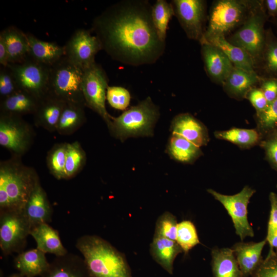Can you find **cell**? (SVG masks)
<instances>
[{
  "label": "cell",
  "mask_w": 277,
  "mask_h": 277,
  "mask_svg": "<svg viewBox=\"0 0 277 277\" xmlns=\"http://www.w3.org/2000/svg\"><path fill=\"white\" fill-rule=\"evenodd\" d=\"M49 264L45 253L37 248L18 253L14 260L15 268L26 277L41 276Z\"/></svg>",
  "instance_id": "cell-24"
},
{
  "label": "cell",
  "mask_w": 277,
  "mask_h": 277,
  "mask_svg": "<svg viewBox=\"0 0 277 277\" xmlns=\"http://www.w3.org/2000/svg\"><path fill=\"white\" fill-rule=\"evenodd\" d=\"M21 158L12 156L0 163V212L23 211L39 180L36 171L24 165Z\"/></svg>",
  "instance_id": "cell-3"
},
{
  "label": "cell",
  "mask_w": 277,
  "mask_h": 277,
  "mask_svg": "<svg viewBox=\"0 0 277 277\" xmlns=\"http://www.w3.org/2000/svg\"><path fill=\"white\" fill-rule=\"evenodd\" d=\"M254 1L217 0L213 2L210 11L208 24L200 43L211 37L224 36L247 18Z\"/></svg>",
  "instance_id": "cell-7"
},
{
  "label": "cell",
  "mask_w": 277,
  "mask_h": 277,
  "mask_svg": "<svg viewBox=\"0 0 277 277\" xmlns=\"http://www.w3.org/2000/svg\"><path fill=\"white\" fill-rule=\"evenodd\" d=\"M204 68L211 80L222 85L234 66L227 55L217 47L208 42L201 43Z\"/></svg>",
  "instance_id": "cell-15"
},
{
  "label": "cell",
  "mask_w": 277,
  "mask_h": 277,
  "mask_svg": "<svg viewBox=\"0 0 277 277\" xmlns=\"http://www.w3.org/2000/svg\"><path fill=\"white\" fill-rule=\"evenodd\" d=\"M39 99L31 94L19 90L12 95L1 100V113L21 116L33 114L37 107Z\"/></svg>",
  "instance_id": "cell-27"
},
{
  "label": "cell",
  "mask_w": 277,
  "mask_h": 277,
  "mask_svg": "<svg viewBox=\"0 0 277 277\" xmlns=\"http://www.w3.org/2000/svg\"><path fill=\"white\" fill-rule=\"evenodd\" d=\"M84 69L64 56L50 67L48 93L65 103L86 107L82 90Z\"/></svg>",
  "instance_id": "cell-5"
},
{
  "label": "cell",
  "mask_w": 277,
  "mask_h": 277,
  "mask_svg": "<svg viewBox=\"0 0 277 277\" xmlns=\"http://www.w3.org/2000/svg\"><path fill=\"white\" fill-rule=\"evenodd\" d=\"M108 86V78L100 65L95 62L84 69L82 90L86 106L96 112L109 129L112 116L105 106Z\"/></svg>",
  "instance_id": "cell-8"
},
{
  "label": "cell",
  "mask_w": 277,
  "mask_h": 277,
  "mask_svg": "<svg viewBox=\"0 0 277 277\" xmlns=\"http://www.w3.org/2000/svg\"><path fill=\"white\" fill-rule=\"evenodd\" d=\"M246 97L255 109L256 113L264 110L269 104L260 88L254 87L251 89Z\"/></svg>",
  "instance_id": "cell-45"
},
{
  "label": "cell",
  "mask_w": 277,
  "mask_h": 277,
  "mask_svg": "<svg viewBox=\"0 0 277 277\" xmlns=\"http://www.w3.org/2000/svg\"><path fill=\"white\" fill-rule=\"evenodd\" d=\"M67 143L55 144L48 153L47 165L50 173L56 179H65Z\"/></svg>",
  "instance_id": "cell-36"
},
{
  "label": "cell",
  "mask_w": 277,
  "mask_h": 277,
  "mask_svg": "<svg viewBox=\"0 0 277 277\" xmlns=\"http://www.w3.org/2000/svg\"><path fill=\"white\" fill-rule=\"evenodd\" d=\"M31 235L36 242V248L44 253L55 256L65 255L68 252L62 244L58 231L48 223H42L32 228Z\"/></svg>",
  "instance_id": "cell-25"
},
{
  "label": "cell",
  "mask_w": 277,
  "mask_h": 277,
  "mask_svg": "<svg viewBox=\"0 0 277 277\" xmlns=\"http://www.w3.org/2000/svg\"><path fill=\"white\" fill-rule=\"evenodd\" d=\"M172 134L179 135L196 146H206L209 141L207 128L200 121L188 113H181L172 120Z\"/></svg>",
  "instance_id": "cell-16"
},
{
  "label": "cell",
  "mask_w": 277,
  "mask_h": 277,
  "mask_svg": "<svg viewBox=\"0 0 277 277\" xmlns=\"http://www.w3.org/2000/svg\"><path fill=\"white\" fill-rule=\"evenodd\" d=\"M7 277H26V276H24L20 274L19 273H14V274H11L8 276Z\"/></svg>",
  "instance_id": "cell-49"
},
{
  "label": "cell",
  "mask_w": 277,
  "mask_h": 277,
  "mask_svg": "<svg viewBox=\"0 0 277 277\" xmlns=\"http://www.w3.org/2000/svg\"><path fill=\"white\" fill-rule=\"evenodd\" d=\"M267 241L243 242L235 243L232 247L242 277L252 276L263 260L262 252Z\"/></svg>",
  "instance_id": "cell-19"
},
{
  "label": "cell",
  "mask_w": 277,
  "mask_h": 277,
  "mask_svg": "<svg viewBox=\"0 0 277 277\" xmlns=\"http://www.w3.org/2000/svg\"><path fill=\"white\" fill-rule=\"evenodd\" d=\"M65 56L83 69L95 62V56L103 50L98 37L90 30H76L64 46Z\"/></svg>",
  "instance_id": "cell-13"
},
{
  "label": "cell",
  "mask_w": 277,
  "mask_h": 277,
  "mask_svg": "<svg viewBox=\"0 0 277 277\" xmlns=\"http://www.w3.org/2000/svg\"><path fill=\"white\" fill-rule=\"evenodd\" d=\"M66 103L47 93L39 100L33 114L34 124L49 132L56 130L58 122Z\"/></svg>",
  "instance_id": "cell-20"
},
{
  "label": "cell",
  "mask_w": 277,
  "mask_h": 277,
  "mask_svg": "<svg viewBox=\"0 0 277 277\" xmlns=\"http://www.w3.org/2000/svg\"><path fill=\"white\" fill-rule=\"evenodd\" d=\"M34 132L22 117L0 113V145L21 157L31 147Z\"/></svg>",
  "instance_id": "cell-10"
},
{
  "label": "cell",
  "mask_w": 277,
  "mask_h": 277,
  "mask_svg": "<svg viewBox=\"0 0 277 277\" xmlns=\"http://www.w3.org/2000/svg\"><path fill=\"white\" fill-rule=\"evenodd\" d=\"M150 252L153 260L168 273L172 274L174 261L183 251L176 241L153 236Z\"/></svg>",
  "instance_id": "cell-26"
},
{
  "label": "cell",
  "mask_w": 277,
  "mask_h": 277,
  "mask_svg": "<svg viewBox=\"0 0 277 277\" xmlns=\"http://www.w3.org/2000/svg\"><path fill=\"white\" fill-rule=\"evenodd\" d=\"M259 65L267 77L277 78V37L271 30L266 31V39Z\"/></svg>",
  "instance_id": "cell-34"
},
{
  "label": "cell",
  "mask_w": 277,
  "mask_h": 277,
  "mask_svg": "<svg viewBox=\"0 0 277 277\" xmlns=\"http://www.w3.org/2000/svg\"><path fill=\"white\" fill-rule=\"evenodd\" d=\"M204 42H208L221 49L234 67L248 71H255V67L251 56L243 49L230 43L225 36L211 37L201 43Z\"/></svg>",
  "instance_id": "cell-29"
},
{
  "label": "cell",
  "mask_w": 277,
  "mask_h": 277,
  "mask_svg": "<svg viewBox=\"0 0 277 277\" xmlns=\"http://www.w3.org/2000/svg\"><path fill=\"white\" fill-rule=\"evenodd\" d=\"M174 15L187 37L200 42L205 29L206 2L203 0H173Z\"/></svg>",
  "instance_id": "cell-14"
},
{
  "label": "cell",
  "mask_w": 277,
  "mask_h": 277,
  "mask_svg": "<svg viewBox=\"0 0 277 277\" xmlns=\"http://www.w3.org/2000/svg\"><path fill=\"white\" fill-rule=\"evenodd\" d=\"M32 228L52 221L53 209L39 180L36 183L23 210Z\"/></svg>",
  "instance_id": "cell-17"
},
{
  "label": "cell",
  "mask_w": 277,
  "mask_h": 277,
  "mask_svg": "<svg viewBox=\"0 0 277 277\" xmlns=\"http://www.w3.org/2000/svg\"><path fill=\"white\" fill-rule=\"evenodd\" d=\"M106 99L110 105L117 110H125L129 105L131 100L130 92L120 86H108Z\"/></svg>",
  "instance_id": "cell-40"
},
{
  "label": "cell",
  "mask_w": 277,
  "mask_h": 277,
  "mask_svg": "<svg viewBox=\"0 0 277 277\" xmlns=\"http://www.w3.org/2000/svg\"><path fill=\"white\" fill-rule=\"evenodd\" d=\"M207 192L227 210L232 219L235 233L242 241L248 236L254 235L247 216V207L250 198L255 192L254 189L245 186L240 192L233 195L223 194L212 189H208Z\"/></svg>",
  "instance_id": "cell-11"
},
{
  "label": "cell",
  "mask_w": 277,
  "mask_h": 277,
  "mask_svg": "<svg viewBox=\"0 0 277 277\" xmlns=\"http://www.w3.org/2000/svg\"><path fill=\"white\" fill-rule=\"evenodd\" d=\"M269 199L270 211L265 239L269 243L270 247L277 249V194L271 192Z\"/></svg>",
  "instance_id": "cell-41"
},
{
  "label": "cell",
  "mask_w": 277,
  "mask_h": 277,
  "mask_svg": "<svg viewBox=\"0 0 277 277\" xmlns=\"http://www.w3.org/2000/svg\"><path fill=\"white\" fill-rule=\"evenodd\" d=\"M31 229L23 211L0 212V247L3 254L23 252Z\"/></svg>",
  "instance_id": "cell-9"
},
{
  "label": "cell",
  "mask_w": 277,
  "mask_h": 277,
  "mask_svg": "<svg viewBox=\"0 0 277 277\" xmlns=\"http://www.w3.org/2000/svg\"><path fill=\"white\" fill-rule=\"evenodd\" d=\"M166 151L172 159L184 164H192L203 155L200 147L174 134L168 141Z\"/></svg>",
  "instance_id": "cell-30"
},
{
  "label": "cell",
  "mask_w": 277,
  "mask_h": 277,
  "mask_svg": "<svg viewBox=\"0 0 277 277\" xmlns=\"http://www.w3.org/2000/svg\"><path fill=\"white\" fill-rule=\"evenodd\" d=\"M41 277H91L84 259L68 252L55 256Z\"/></svg>",
  "instance_id": "cell-18"
},
{
  "label": "cell",
  "mask_w": 277,
  "mask_h": 277,
  "mask_svg": "<svg viewBox=\"0 0 277 277\" xmlns=\"http://www.w3.org/2000/svg\"><path fill=\"white\" fill-rule=\"evenodd\" d=\"M260 89L263 91L268 104L277 98V78L260 77Z\"/></svg>",
  "instance_id": "cell-46"
},
{
  "label": "cell",
  "mask_w": 277,
  "mask_h": 277,
  "mask_svg": "<svg viewBox=\"0 0 277 277\" xmlns=\"http://www.w3.org/2000/svg\"><path fill=\"white\" fill-rule=\"evenodd\" d=\"M176 242L185 254L200 243L196 229L192 222L186 220L177 224Z\"/></svg>",
  "instance_id": "cell-38"
},
{
  "label": "cell",
  "mask_w": 277,
  "mask_h": 277,
  "mask_svg": "<svg viewBox=\"0 0 277 277\" xmlns=\"http://www.w3.org/2000/svg\"><path fill=\"white\" fill-rule=\"evenodd\" d=\"M86 161L85 151L77 141L67 143L65 179L75 176L83 168Z\"/></svg>",
  "instance_id": "cell-35"
},
{
  "label": "cell",
  "mask_w": 277,
  "mask_h": 277,
  "mask_svg": "<svg viewBox=\"0 0 277 277\" xmlns=\"http://www.w3.org/2000/svg\"><path fill=\"white\" fill-rule=\"evenodd\" d=\"M252 277H277V249L270 247L267 256L252 275Z\"/></svg>",
  "instance_id": "cell-42"
},
{
  "label": "cell",
  "mask_w": 277,
  "mask_h": 277,
  "mask_svg": "<svg viewBox=\"0 0 277 277\" xmlns=\"http://www.w3.org/2000/svg\"><path fill=\"white\" fill-rule=\"evenodd\" d=\"M215 137L233 143L242 149H248L260 145L262 137L256 129L232 128L231 129L216 131Z\"/></svg>",
  "instance_id": "cell-32"
},
{
  "label": "cell",
  "mask_w": 277,
  "mask_h": 277,
  "mask_svg": "<svg viewBox=\"0 0 277 277\" xmlns=\"http://www.w3.org/2000/svg\"><path fill=\"white\" fill-rule=\"evenodd\" d=\"M174 15L171 3L165 0H157L152 5V19L160 39L165 42L169 21Z\"/></svg>",
  "instance_id": "cell-33"
},
{
  "label": "cell",
  "mask_w": 277,
  "mask_h": 277,
  "mask_svg": "<svg viewBox=\"0 0 277 277\" xmlns=\"http://www.w3.org/2000/svg\"><path fill=\"white\" fill-rule=\"evenodd\" d=\"M264 6L263 2L254 1L246 19L237 31L226 38L251 56L255 68L260 63L266 39V13Z\"/></svg>",
  "instance_id": "cell-6"
},
{
  "label": "cell",
  "mask_w": 277,
  "mask_h": 277,
  "mask_svg": "<svg viewBox=\"0 0 277 277\" xmlns=\"http://www.w3.org/2000/svg\"><path fill=\"white\" fill-rule=\"evenodd\" d=\"M29 57L43 65L51 67L65 55L64 46L53 42L41 40L28 33Z\"/></svg>",
  "instance_id": "cell-22"
},
{
  "label": "cell",
  "mask_w": 277,
  "mask_h": 277,
  "mask_svg": "<svg viewBox=\"0 0 277 277\" xmlns=\"http://www.w3.org/2000/svg\"><path fill=\"white\" fill-rule=\"evenodd\" d=\"M213 277H242L231 248H214L211 251Z\"/></svg>",
  "instance_id": "cell-28"
},
{
  "label": "cell",
  "mask_w": 277,
  "mask_h": 277,
  "mask_svg": "<svg viewBox=\"0 0 277 277\" xmlns=\"http://www.w3.org/2000/svg\"><path fill=\"white\" fill-rule=\"evenodd\" d=\"M85 107L81 105L66 103L56 131L62 135H70L78 130L86 121Z\"/></svg>",
  "instance_id": "cell-31"
},
{
  "label": "cell",
  "mask_w": 277,
  "mask_h": 277,
  "mask_svg": "<svg viewBox=\"0 0 277 277\" xmlns=\"http://www.w3.org/2000/svg\"><path fill=\"white\" fill-rule=\"evenodd\" d=\"M263 2L270 15H277V0H266Z\"/></svg>",
  "instance_id": "cell-48"
},
{
  "label": "cell",
  "mask_w": 277,
  "mask_h": 277,
  "mask_svg": "<svg viewBox=\"0 0 277 277\" xmlns=\"http://www.w3.org/2000/svg\"><path fill=\"white\" fill-rule=\"evenodd\" d=\"M8 53L9 64L22 62L29 57V43L27 33L14 26L1 31Z\"/></svg>",
  "instance_id": "cell-23"
},
{
  "label": "cell",
  "mask_w": 277,
  "mask_h": 277,
  "mask_svg": "<svg viewBox=\"0 0 277 277\" xmlns=\"http://www.w3.org/2000/svg\"><path fill=\"white\" fill-rule=\"evenodd\" d=\"M256 129L262 138L277 128V98L263 111L256 113Z\"/></svg>",
  "instance_id": "cell-37"
},
{
  "label": "cell",
  "mask_w": 277,
  "mask_h": 277,
  "mask_svg": "<svg viewBox=\"0 0 277 277\" xmlns=\"http://www.w3.org/2000/svg\"><path fill=\"white\" fill-rule=\"evenodd\" d=\"M260 76L255 71H248L234 67L222 84L224 91L236 100L245 98L251 89L260 83Z\"/></svg>",
  "instance_id": "cell-21"
},
{
  "label": "cell",
  "mask_w": 277,
  "mask_h": 277,
  "mask_svg": "<svg viewBox=\"0 0 277 277\" xmlns=\"http://www.w3.org/2000/svg\"><path fill=\"white\" fill-rule=\"evenodd\" d=\"M91 277H132L124 254L95 235H84L76 241Z\"/></svg>",
  "instance_id": "cell-2"
},
{
  "label": "cell",
  "mask_w": 277,
  "mask_h": 277,
  "mask_svg": "<svg viewBox=\"0 0 277 277\" xmlns=\"http://www.w3.org/2000/svg\"><path fill=\"white\" fill-rule=\"evenodd\" d=\"M7 67L21 90L39 100L48 93L50 67L30 57L19 63L9 64Z\"/></svg>",
  "instance_id": "cell-12"
},
{
  "label": "cell",
  "mask_w": 277,
  "mask_h": 277,
  "mask_svg": "<svg viewBox=\"0 0 277 277\" xmlns=\"http://www.w3.org/2000/svg\"><path fill=\"white\" fill-rule=\"evenodd\" d=\"M276 188H277V186H276Z\"/></svg>",
  "instance_id": "cell-50"
},
{
  "label": "cell",
  "mask_w": 277,
  "mask_h": 277,
  "mask_svg": "<svg viewBox=\"0 0 277 277\" xmlns=\"http://www.w3.org/2000/svg\"><path fill=\"white\" fill-rule=\"evenodd\" d=\"M152 7L147 1H122L93 19L91 30L113 60L137 66L153 64L163 55L166 42L157 35Z\"/></svg>",
  "instance_id": "cell-1"
},
{
  "label": "cell",
  "mask_w": 277,
  "mask_h": 277,
  "mask_svg": "<svg viewBox=\"0 0 277 277\" xmlns=\"http://www.w3.org/2000/svg\"><path fill=\"white\" fill-rule=\"evenodd\" d=\"M177 224L176 218L173 214L165 212L156 221L154 236L176 241Z\"/></svg>",
  "instance_id": "cell-39"
},
{
  "label": "cell",
  "mask_w": 277,
  "mask_h": 277,
  "mask_svg": "<svg viewBox=\"0 0 277 277\" xmlns=\"http://www.w3.org/2000/svg\"><path fill=\"white\" fill-rule=\"evenodd\" d=\"M159 114L158 107L148 97L120 116L112 117L109 130L114 137L121 141L129 137L151 136Z\"/></svg>",
  "instance_id": "cell-4"
},
{
  "label": "cell",
  "mask_w": 277,
  "mask_h": 277,
  "mask_svg": "<svg viewBox=\"0 0 277 277\" xmlns=\"http://www.w3.org/2000/svg\"><path fill=\"white\" fill-rule=\"evenodd\" d=\"M0 64L2 67H7L9 64L7 48L1 36H0Z\"/></svg>",
  "instance_id": "cell-47"
},
{
  "label": "cell",
  "mask_w": 277,
  "mask_h": 277,
  "mask_svg": "<svg viewBox=\"0 0 277 277\" xmlns=\"http://www.w3.org/2000/svg\"><path fill=\"white\" fill-rule=\"evenodd\" d=\"M260 145L265 151L266 160L277 171V128L263 137Z\"/></svg>",
  "instance_id": "cell-44"
},
{
  "label": "cell",
  "mask_w": 277,
  "mask_h": 277,
  "mask_svg": "<svg viewBox=\"0 0 277 277\" xmlns=\"http://www.w3.org/2000/svg\"><path fill=\"white\" fill-rule=\"evenodd\" d=\"M16 80L10 69L2 67L0 69L1 100L7 97L20 90Z\"/></svg>",
  "instance_id": "cell-43"
}]
</instances>
